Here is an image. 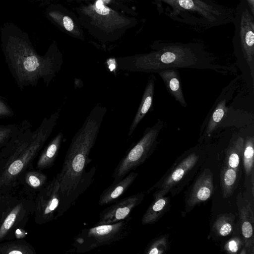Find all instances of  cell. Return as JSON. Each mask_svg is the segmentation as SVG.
<instances>
[{
	"mask_svg": "<svg viewBox=\"0 0 254 254\" xmlns=\"http://www.w3.org/2000/svg\"><path fill=\"white\" fill-rule=\"evenodd\" d=\"M244 141L243 137H239L228 149L226 160L229 167L238 170L243 156Z\"/></svg>",
	"mask_w": 254,
	"mask_h": 254,
	"instance_id": "603a6c76",
	"label": "cell"
},
{
	"mask_svg": "<svg viewBox=\"0 0 254 254\" xmlns=\"http://www.w3.org/2000/svg\"><path fill=\"white\" fill-rule=\"evenodd\" d=\"M234 219L229 215L220 216L215 221L213 229L215 233L220 236H226L233 229Z\"/></svg>",
	"mask_w": 254,
	"mask_h": 254,
	"instance_id": "4316f807",
	"label": "cell"
},
{
	"mask_svg": "<svg viewBox=\"0 0 254 254\" xmlns=\"http://www.w3.org/2000/svg\"><path fill=\"white\" fill-rule=\"evenodd\" d=\"M237 170L227 165L221 171L220 183L224 198L231 196L235 190L237 179Z\"/></svg>",
	"mask_w": 254,
	"mask_h": 254,
	"instance_id": "44dd1931",
	"label": "cell"
},
{
	"mask_svg": "<svg viewBox=\"0 0 254 254\" xmlns=\"http://www.w3.org/2000/svg\"><path fill=\"white\" fill-rule=\"evenodd\" d=\"M198 156L192 153L183 159L168 175L153 194V198L164 196L196 164Z\"/></svg>",
	"mask_w": 254,
	"mask_h": 254,
	"instance_id": "7c38bea8",
	"label": "cell"
},
{
	"mask_svg": "<svg viewBox=\"0 0 254 254\" xmlns=\"http://www.w3.org/2000/svg\"><path fill=\"white\" fill-rule=\"evenodd\" d=\"M61 109L45 117L33 130L27 120L18 134L0 151V191H13L30 164L44 147L60 117Z\"/></svg>",
	"mask_w": 254,
	"mask_h": 254,
	"instance_id": "3957f363",
	"label": "cell"
},
{
	"mask_svg": "<svg viewBox=\"0 0 254 254\" xmlns=\"http://www.w3.org/2000/svg\"><path fill=\"white\" fill-rule=\"evenodd\" d=\"M17 197L13 191H0V224Z\"/></svg>",
	"mask_w": 254,
	"mask_h": 254,
	"instance_id": "83f0119b",
	"label": "cell"
},
{
	"mask_svg": "<svg viewBox=\"0 0 254 254\" xmlns=\"http://www.w3.org/2000/svg\"><path fill=\"white\" fill-rule=\"evenodd\" d=\"M164 122L158 120L152 127L145 130L139 140L119 162L112 174L113 182L119 181L143 164L155 150Z\"/></svg>",
	"mask_w": 254,
	"mask_h": 254,
	"instance_id": "ba28073f",
	"label": "cell"
},
{
	"mask_svg": "<svg viewBox=\"0 0 254 254\" xmlns=\"http://www.w3.org/2000/svg\"><path fill=\"white\" fill-rule=\"evenodd\" d=\"M106 112L105 107L96 105L71 139L62 169L56 176L61 196L57 219L74 204L93 182L96 167L92 166L88 172L86 167L90 162L89 154L96 143Z\"/></svg>",
	"mask_w": 254,
	"mask_h": 254,
	"instance_id": "6da1fadb",
	"label": "cell"
},
{
	"mask_svg": "<svg viewBox=\"0 0 254 254\" xmlns=\"http://www.w3.org/2000/svg\"><path fill=\"white\" fill-rule=\"evenodd\" d=\"M228 92L225 94L222 93L218 99L219 102H216V106L210 115L202 136H210L226 115L228 110L227 103L230 96Z\"/></svg>",
	"mask_w": 254,
	"mask_h": 254,
	"instance_id": "d6986e66",
	"label": "cell"
},
{
	"mask_svg": "<svg viewBox=\"0 0 254 254\" xmlns=\"http://www.w3.org/2000/svg\"><path fill=\"white\" fill-rule=\"evenodd\" d=\"M144 196L145 193L140 192L117 200L100 212L95 225L112 224L130 217V212L141 203Z\"/></svg>",
	"mask_w": 254,
	"mask_h": 254,
	"instance_id": "8fae6325",
	"label": "cell"
},
{
	"mask_svg": "<svg viewBox=\"0 0 254 254\" xmlns=\"http://www.w3.org/2000/svg\"><path fill=\"white\" fill-rule=\"evenodd\" d=\"M150 53L127 59H117L118 68L133 72L157 73L167 69H212L227 73L235 70L215 63L216 58L198 43H164L156 44Z\"/></svg>",
	"mask_w": 254,
	"mask_h": 254,
	"instance_id": "7a4b0ae2",
	"label": "cell"
},
{
	"mask_svg": "<svg viewBox=\"0 0 254 254\" xmlns=\"http://www.w3.org/2000/svg\"><path fill=\"white\" fill-rule=\"evenodd\" d=\"M170 18L195 28L207 29L233 22L235 10L214 0H154Z\"/></svg>",
	"mask_w": 254,
	"mask_h": 254,
	"instance_id": "5b68a950",
	"label": "cell"
},
{
	"mask_svg": "<svg viewBox=\"0 0 254 254\" xmlns=\"http://www.w3.org/2000/svg\"><path fill=\"white\" fill-rule=\"evenodd\" d=\"M138 176V173L131 171L122 179L113 183L100 194L99 204L101 206L116 201L130 187Z\"/></svg>",
	"mask_w": 254,
	"mask_h": 254,
	"instance_id": "5bb4252c",
	"label": "cell"
},
{
	"mask_svg": "<svg viewBox=\"0 0 254 254\" xmlns=\"http://www.w3.org/2000/svg\"><path fill=\"white\" fill-rule=\"evenodd\" d=\"M22 183L39 191L47 184V176L39 172L27 170L20 179L18 186Z\"/></svg>",
	"mask_w": 254,
	"mask_h": 254,
	"instance_id": "cb8c5ba5",
	"label": "cell"
},
{
	"mask_svg": "<svg viewBox=\"0 0 254 254\" xmlns=\"http://www.w3.org/2000/svg\"><path fill=\"white\" fill-rule=\"evenodd\" d=\"M1 45L5 63L20 90L37 86L40 80L48 86L61 69L62 58L50 51L39 55L24 37L9 35Z\"/></svg>",
	"mask_w": 254,
	"mask_h": 254,
	"instance_id": "277c9868",
	"label": "cell"
},
{
	"mask_svg": "<svg viewBox=\"0 0 254 254\" xmlns=\"http://www.w3.org/2000/svg\"><path fill=\"white\" fill-rule=\"evenodd\" d=\"M14 113L3 98L0 97V119L11 118Z\"/></svg>",
	"mask_w": 254,
	"mask_h": 254,
	"instance_id": "f546056e",
	"label": "cell"
},
{
	"mask_svg": "<svg viewBox=\"0 0 254 254\" xmlns=\"http://www.w3.org/2000/svg\"><path fill=\"white\" fill-rule=\"evenodd\" d=\"M64 137L62 132L57 134L44 148L37 162L36 168L45 169L51 167L58 156Z\"/></svg>",
	"mask_w": 254,
	"mask_h": 254,
	"instance_id": "e0dca14e",
	"label": "cell"
},
{
	"mask_svg": "<svg viewBox=\"0 0 254 254\" xmlns=\"http://www.w3.org/2000/svg\"><path fill=\"white\" fill-rule=\"evenodd\" d=\"M24 122V120L18 123L0 125V151L18 134Z\"/></svg>",
	"mask_w": 254,
	"mask_h": 254,
	"instance_id": "d4e9b609",
	"label": "cell"
},
{
	"mask_svg": "<svg viewBox=\"0 0 254 254\" xmlns=\"http://www.w3.org/2000/svg\"></svg>",
	"mask_w": 254,
	"mask_h": 254,
	"instance_id": "e575fe53",
	"label": "cell"
},
{
	"mask_svg": "<svg viewBox=\"0 0 254 254\" xmlns=\"http://www.w3.org/2000/svg\"><path fill=\"white\" fill-rule=\"evenodd\" d=\"M254 138L248 136L244 141L243 159L246 175L248 176L254 171Z\"/></svg>",
	"mask_w": 254,
	"mask_h": 254,
	"instance_id": "484cf974",
	"label": "cell"
},
{
	"mask_svg": "<svg viewBox=\"0 0 254 254\" xmlns=\"http://www.w3.org/2000/svg\"><path fill=\"white\" fill-rule=\"evenodd\" d=\"M157 73L164 81L169 93L182 107L186 108L187 103L183 94L179 70L174 68L160 70Z\"/></svg>",
	"mask_w": 254,
	"mask_h": 254,
	"instance_id": "2e32d148",
	"label": "cell"
},
{
	"mask_svg": "<svg viewBox=\"0 0 254 254\" xmlns=\"http://www.w3.org/2000/svg\"><path fill=\"white\" fill-rule=\"evenodd\" d=\"M155 81V76L152 74L149 77L139 107L129 128L128 136L132 135L139 123L145 117L152 106Z\"/></svg>",
	"mask_w": 254,
	"mask_h": 254,
	"instance_id": "9a60e30c",
	"label": "cell"
},
{
	"mask_svg": "<svg viewBox=\"0 0 254 254\" xmlns=\"http://www.w3.org/2000/svg\"><path fill=\"white\" fill-rule=\"evenodd\" d=\"M95 9L97 13L103 15L108 14L110 11L109 8L104 5L102 1H98L96 3Z\"/></svg>",
	"mask_w": 254,
	"mask_h": 254,
	"instance_id": "1f68e13d",
	"label": "cell"
},
{
	"mask_svg": "<svg viewBox=\"0 0 254 254\" xmlns=\"http://www.w3.org/2000/svg\"><path fill=\"white\" fill-rule=\"evenodd\" d=\"M214 190L213 175L210 171H204L195 182L187 203L193 206L208 199Z\"/></svg>",
	"mask_w": 254,
	"mask_h": 254,
	"instance_id": "4fadbf2b",
	"label": "cell"
},
{
	"mask_svg": "<svg viewBox=\"0 0 254 254\" xmlns=\"http://www.w3.org/2000/svg\"><path fill=\"white\" fill-rule=\"evenodd\" d=\"M34 204L36 223L43 224L57 219L61 196L60 184L56 176L39 190Z\"/></svg>",
	"mask_w": 254,
	"mask_h": 254,
	"instance_id": "9c48e42d",
	"label": "cell"
},
{
	"mask_svg": "<svg viewBox=\"0 0 254 254\" xmlns=\"http://www.w3.org/2000/svg\"><path fill=\"white\" fill-rule=\"evenodd\" d=\"M169 204V197H161L153 199L141 219L143 225L155 223L166 211Z\"/></svg>",
	"mask_w": 254,
	"mask_h": 254,
	"instance_id": "ffe728a7",
	"label": "cell"
},
{
	"mask_svg": "<svg viewBox=\"0 0 254 254\" xmlns=\"http://www.w3.org/2000/svg\"><path fill=\"white\" fill-rule=\"evenodd\" d=\"M240 219L246 249L248 251V253L253 254L254 215L250 203L247 207H243L240 209Z\"/></svg>",
	"mask_w": 254,
	"mask_h": 254,
	"instance_id": "ac0fdd59",
	"label": "cell"
},
{
	"mask_svg": "<svg viewBox=\"0 0 254 254\" xmlns=\"http://www.w3.org/2000/svg\"><path fill=\"white\" fill-rule=\"evenodd\" d=\"M34 248L25 241L0 243V254H35Z\"/></svg>",
	"mask_w": 254,
	"mask_h": 254,
	"instance_id": "7402d4cb",
	"label": "cell"
},
{
	"mask_svg": "<svg viewBox=\"0 0 254 254\" xmlns=\"http://www.w3.org/2000/svg\"><path fill=\"white\" fill-rule=\"evenodd\" d=\"M252 13L254 15V0H245Z\"/></svg>",
	"mask_w": 254,
	"mask_h": 254,
	"instance_id": "836d02e7",
	"label": "cell"
},
{
	"mask_svg": "<svg viewBox=\"0 0 254 254\" xmlns=\"http://www.w3.org/2000/svg\"><path fill=\"white\" fill-rule=\"evenodd\" d=\"M34 200L31 197L18 196L0 224V242L8 239L15 229L19 230L25 225L30 215L34 212Z\"/></svg>",
	"mask_w": 254,
	"mask_h": 254,
	"instance_id": "30bf717a",
	"label": "cell"
},
{
	"mask_svg": "<svg viewBox=\"0 0 254 254\" xmlns=\"http://www.w3.org/2000/svg\"><path fill=\"white\" fill-rule=\"evenodd\" d=\"M130 220L131 217L116 223L83 229L74 238L72 251L83 253L125 239L131 231Z\"/></svg>",
	"mask_w": 254,
	"mask_h": 254,
	"instance_id": "8992f818",
	"label": "cell"
},
{
	"mask_svg": "<svg viewBox=\"0 0 254 254\" xmlns=\"http://www.w3.org/2000/svg\"><path fill=\"white\" fill-rule=\"evenodd\" d=\"M235 50L241 53L250 69L253 84L254 82V15L245 0H240L233 22Z\"/></svg>",
	"mask_w": 254,
	"mask_h": 254,
	"instance_id": "52a82bcc",
	"label": "cell"
},
{
	"mask_svg": "<svg viewBox=\"0 0 254 254\" xmlns=\"http://www.w3.org/2000/svg\"><path fill=\"white\" fill-rule=\"evenodd\" d=\"M239 242L237 239H232L226 244V250L231 253H235L239 249Z\"/></svg>",
	"mask_w": 254,
	"mask_h": 254,
	"instance_id": "4dcf8cb0",
	"label": "cell"
},
{
	"mask_svg": "<svg viewBox=\"0 0 254 254\" xmlns=\"http://www.w3.org/2000/svg\"><path fill=\"white\" fill-rule=\"evenodd\" d=\"M167 239L165 237L156 239L147 247L145 251V254H162L167 250Z\"/></svg>",
	"mask_w": 254,
	"mask_h": 254,
	"instance_id": "f1b7e54d",
	"label": "cell"
},
{
	"mask_svg": "<svg viewBox=\"0 0 254 254\" xmlns=\"http://www.w3.org/2000/svg\"><path fill=\"white\" fill-rule=\"evenodd\" d=\"M63 24L66 30L71 31L74 27V24L72 19L67 16H65L63 18Z\"/></svg>",
	"mask_w": 254,
	"mask_h": 254,
	"instance_id": "d6a6232c",
	"label": "cell"
}]
</instances>
